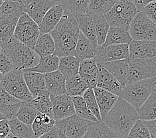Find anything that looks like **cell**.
I'll return each mask as SVG.
<instances>
[{"label":"cell","instance_id":"obj_56","mask_svg":"<svg viewBox=\"0 0 156 138\" xmlns=\"http://www.w3.org/2000/svg\"><path fill=\"white\" fill-rule=\"evenodd\" d=\"M53 1H54V2H57L60 1V0H53Z\"/></svg>","mask_w":156,"mask_h":138},{"label":"cell","instance_id":"obj_47","mask_svg":"<svg viewBox=\"0 0 156 138\" xmlns=\"http://www.w3.org/2000/svg\"><path fill=\"white\" fill-rule=\"evenodd\" d=\"M11 132V127L9 121L1 120L0 121V138H5Z\"/></svg>","mask_w":156,"mask_h":138},{"label":"cell","instance_id":"obj_19","mask_svg":"<svg viewBox=\"0 0 156 138\" xmlns=\"http://www.w3.org/2000/svg\"><path fill=\"white\" fill-rule=\"evenodd\" d=\"M94 91L102 119L112 109L120 96L99 87L94 88Z\"/></svg>","mask_w":156,"mask_h":138},{"label":"cell","instance_id":"obj_17","mask_svg":"<svg viewBox=\"0 0 156 138\" xmlns=\"http://www.w3.org/2000/svg\"><path fill=\"white\" fill-rule=\"evenodd\" d=\"M97 76V87L108 90L113 94L121 96L123 87L108 70L104 67H99Z\"/></svg>","mask_w":156,"mask_h":138},{"label":"cell","instance_id":"obj_5","mask_svg":"<svg viewBox=\"0 0 156 138\" xmlns=\"http://www.w3.org/2000/svg\"><path fill=\"white\" fill-rule=\"evenodd\" d=\"M0 85L21 101H32L34 99L26 84L23 70L14 69L4 75L2 74Z\"/></svg>","mask_w":156,"mask_h":138},{"label":"cell","instance_id":"obj_51","mask_svg":"<svg viewBox=\"0 0 156 138\" xmlns=\"http://www.w3.org/2000/svg\"><path fill=\"white\" fill-rule=\"evenodd\" d=\"M32 1H33V0H22V3H23L25 6H27V5L28 4H29V3H30Z\"/></svg>","mask_w":156,"mask_h":138},{"label":"cell","instance_id":"obj_34","mask_svg":"<svg viewBox=\"0 0 156 138\" xmlns=\"http://www.w3.org/2000/svg\"><path fill=\"white\" fill-rule=\"evenodd\" d=\"M32 103L39 112L50 115L53 117V104L51 99V94L47 90L40 93L32 100Z\"/></svg>","mask_w":156,"mask_h":138},{"label":"cell","instance_id":"obj_4","mask_svg":"<svg viewBox=\"0 0 156 138\" xmlns=\"http://www.w3.org/2000/svg\"><path fill=\"white\" fill-rule=\"evenodd\" d=\"M156 76L126 84L121 97L139 111L150 95L155 90Z\"/></svg>","mask_w":156,"mask_h":138},{"label":"cell","instance_id":"obj_38","mask_svg":"<svg viewBox=\"0 0 156 138\" xmlns=\"http://www.w3.org/2000/svg\"><path fill=\"white\" fill-rule=\"evenodd\" d=\"M18 19L0 18V34L1 43H5L14 37Z\"/></svg>","mask_w":156,"mask_h":138},{"label":"cell","instance_id":"obj_58","mask_svg":"<svg viewBox=\"0 0 156 138\" xmlns=\"http://www.w3.org/2000/svg\"><path fill=\"white\" fill-rule=\"evenodd\" d=\"M155 90H156V87H155Z\"/></svg>","mask_w":156,"mask_h":138},{"label":"cell","instance_id":"obj_8","mask_svg":"<svg viewBox=\"0 0 156 138\" xmlns=\"http://www.w3.org/2000/svg\"><path fill=\"white\" fill-rule=\"evenodd\" d=\"M40 34L39 25L27 13L22 15L17 22L14 37L25 45L34 48Z\"/></svg>","mask_w":156,"mask_h":138},{"label":"cell","instance_id":"obj_32","mask_svg":"<svg viewBox=\"0 0 156 138\" xmlns=\"http://www.w3.org/2000/svg\"><path fill=\"white\" fill-rule=\"evenodd\" d=\"M90 0H60L65 12L73 15L88 13Z\"/></svg>","mask_w":156,"mask_h":138},{"label":"cell","instance_id":"obj_21","mask_svg":"<svg viewBox=\"0 0 156 138\" xmlns=\"http://www.w3.org/2000/svg\"><path fill=\"white\" fill-rule=\"evenodd\" d=\"M55 3L53 0H33L26 6V13L39 25L45 14Z\"/></svg>","mask_w":156,"mask_h":138},{"label":"cell","instance_id":"obj_33","mask_svg":"<svg viewBox=\"0 0 156 138\" xmlns=\"http://www.w3.org/2000/svg\"><path fill=\"white\" fill-rule=\"evenodd\" d=\"M11 132L18 138H37L31 125L25 124L17 118L9 121Z\"/></svg>","mask_w":156,"mask_h":138},{"label":"cell","instance_id":"obj_42","mask_svg":"<svg viewBox=\"0 0 156 138\" xmlns=\"http://www.w3.org/2000/svg\"><path fill=\"white\" fill-rule=\"evenodd\" d=\"M127 138H152V136L144 122L139 119L133 126Z\"/></svg>","mask_w":156,"mask_h":138},{"label":"cell","instance_id":"obj_14","mask_svg":"<svg viewBox=\"0 0 156 138\" xmlns=\"http://www.w3.org/2000/svg\"><path fill=\"white\" fill-rule=\"evenodd\" d=\"M99 67H104L120 82L123 88L128 83L129 58L97 64Z\"/></svg>","mask_w":156,"mask_h":138},{"label":"cell","instance_id":"obj_2","mask_svg":"<svg viewBox=\"0 0 156 138\" xmlns=\"http://www.w3.org/2000/svg\"><path fill=\"white\" fill-rule=\"evenodd\" d=\"M139 119L138 111L120 96L112 109L102 119V121L115 132L128 137Z\"/></svg>","mask_w":156,"mask_h":138},{"label":"cell","instance_id":"obj_35","mask_svg":"<svg viewBox=\"0 0 156 138\" xmlns=\"http://www.w3.org/2000/svg\"><path fill=\"white\" fill-rule=\"evenodd\" d=\"M90 16L94 22L98 44L99 46H102L105 43L110 26L106 19L105 15H90Z\"/></svg>","mask_w":156,"mask_h":138},{"label":"cell","instance_id":"obj_36","mask_svg":"<svg viewBox=\"0 0 156 138\" xmlns=\"http://www.w3.org/2000/svg\"><path fill=\"white\" fill-rule=\"evenodd\" d=\"M38 113L32 101H22L17 118L25 124L32 125Z\"/></svg>","mask_w":156,"mask_h":138},{"label":"cell","instance_id":"obj_10","mask_svg":"<svg viewBox=\"0 0 156 138\" xmlns=\"http://www.w3.org/2000/svg\"><path fill=\"white\" fill-rule=\"evenodd\" d=\"M129 65L128 84L156 76V57L151 58H129Z\"/></svg>","mask_w":156,"mask_h":138},{"label":"cell","instance_id":"obj_44","mask_svg":"<svg viewBox=\"0 0 156 138\" xmlns=\"http://www.w3.org/2000/svg\"><path fill=\"white\" fill-rule=\"evenodd\" d=\"M21 101V100L11 94L3 87H0V105L16 104Z\"/></svg>","mask_w":156,"mask_h":138},{"label":"cell","instance_id":"obj_43","mask_svg":"<svg viewBox=\"0 0 156 138\" xmlns=\"http://www.w3.org/2000/svg\"><path fill=\"white\" fill-rule=\"evenodd\" d=\"M21 102L22 101L12 104H7V105H0L1 120L10 121L17 118Z\"/></svg>","mask_w":156,"mask_h":138},{"label":"cell","instance_id":"obj_16","mask_svg":"<svg viewBox=\"0 0 156 138\" xmlns=\"http://www.w3.org/2000/svg\"><path fill=\"white\" fill-rule=\"evenodd\" d=\"M100 47V46L94 44L80 31L74 55L79 58L80 62L86 59L94 58L97 55Z\"/></svg>","mask_w":156,"mask_h":138},{"label":"cell","instance_id":"obj_46","mask_svg":"<svg viewBox=\"0 0 156 138\" xmlns=\"http://www.w3.org/2000/svg\"><path fill=\"white\" fill-rule=\"evenodd\" d=\"M141 11L156 23V1L151 2Z\"/></svg>","mask_w":156,"mask_h":138},{"label":"cell","instance_id":"obj_30","mask_svg":"<svg viewBox=\"0 0 156 138\" xmlns=\"http://www.w3.org/2000/svg\"><path fill=\"white\" fill-rule=\"evenodd\" d=\"M26 13V6L23 3L3 2L0 8V18L19 19Z\"/></svg>","mask_w":156,"mask_h":138},{"label":"cell","instance_id":"obj_20","mask_svg":"<svg viewBox=\"0 0 156 138\" xmlns=\"http://www.w3.org/2000/svg\"><path fill=\"white\" fill-rule=\"evenodd\" d=\"M100 68L94 58L86 59L80 62L79 74L86 81L89 88L97 87V76Z\"/></svg>","mask_w":156,"mask_h":138},{"label":"cell","instance_id":"obj_40","mask_svg":"<svg viewBox=\"0 0 156 138\" xmlns=\"http://www.w3.org/2000/svg\"><path fill=\"white\" fill-rule=\"evenodd\" d=\"M116 3V0H90L88 13L90 15H105Z\"/></svg>","mask_w":156,"mask_h":138},{"label":"cell","instance_id":"obj_45","mask_svg":"<svg viewBox=\"0 0 156 138\" xmlns=\"http://www.w3.org/2000/svg\"><path fill=\"white\" fill-rule=\"evenodd\" d=\"M14 69L16 68L9 58L7 57L3 53H1V55H0V72L2 74L4 75Z\"/></svg>","mask_w":156,"mask_h":138},{"label":"cell","instance_id":"obj_37","mask_svg":"<svg viewBox=\"0 0 156 138\" xmlns=\"http://www.w3.org/2000/svg\"><path fill=\"white\" fill-rule=\"evenodd\" d=\"M140 119L144 121L156 119V90L148 98L138 111Z\"/></svg>","mask_w":156,"mask_h":138},{"label":"cell","instance_id":"obj_23","mask_svg":"<svg viewBox=\"0 0 156 138\" xmlns=\"http://www.w3.org/2000/svg\"><path fill=\"white\" fill-rule=\"evenodd\" d=\"M83 138H127L111 129L102 121L94 122Z\"/></svg>","mask_w":156,"mask_h":138},{"label":"cell","instance_id":"obj_41","mask_svg":"<svg viewBox=\"0 0 156 138\" xmlns=\"http://www.w3.org/2000/svg\"><path fill=\"white\" fill-rule=\"evenodd\" d=\"M83 97L85 101H86L87 106H88L89 109L90 110L92 114L95 115L98 121H102L101 114H100V108L97 102V100H96V98L94 88H88L86 92H84Z\"/></svg>","mask_w":156,"mask_h":138},{"label":"cell","instance_id":"obj_22","mask_svg":"<svg viewBox=\"0 0 156 138\" xmlns=\"http://www.w3.org/2000/svg\"><path fill=\"white\" fill-rule=\"evenodd\" d=\"M24 78L26 84L34 98L40 93L47 90L44 74L33 71H24Z\"/></svg>","mask_w":156,"mask_h":138},{"label":"cell","instance_id":"obj_29","mask_svg":"<svg viewBox=\"0 0 156 138\" xmlns=\"http://www.w3.org/2000/svg\"><path fill=\"white\" fill-rule=\"evenodd\" d=\"M60 58L55 54L40 58L38 65L31 69L24 70L23 71H33L42 74L52 73L58 70Z\"/></svg>","mask_w":156,"mask_h":138},{"label":"cell","instance_id":"obj_28","mask_svg":"<svg viewBox=\"0 0 156 138\" xmlns=\"http://www.w3.org/2000/svg\"><path fill=\"white\" fill-rule=\"evenodd\" d=\"M80 65V60L75 55L65 56L60 58L58 70L66 79L79 74Z\"/></svg>","mask_w":156,"mask_h":138},{"label":"cell","instance_id":"obj_15","mask_svg":"<svg viewBox=\"0 0 156 138\" xmlns=\"http://www.w3.org/2000/svg\"><path fill=\"white\" fill-rule=\"evenodd\" d=\"M65 10L59 2L51 7L39 25L41 33H50L56 27L64 14Z\"/></svg>","mask_w":156,"mask_h":138},{"label":"cell","instance_id":"obj_53","mask_svg":"<svg viewBox=\"0 0 156 138\" xmlns=\"http://www.w3.org/2000/svg\"><path fill=\"white\" fill-rule=\"evenodd\" d=\"M5 138H18V137H17L16 136H15L13 135V134L12 132H11V133L9 134V135L7 136Z\"/></svg>","mask_w":156,"mask_h":138},{"label":"cell","instance_id":"obj_52","mask_svg":"<svg viewBox=\"0 0 156 138\" xmlns=\"http://www.w3.org/2000/svg\"><path fill=\"white\" fill-rule=\"evenodd\" d=\"M2 2H20L22 3V0H2Z\"/></svg>","mask_w":156,"mask_h":138},{"label":"cell","instance_id":"obj_48","mask_svg":"<svg viewBox=\"0 0 156 138\" xmlns=\"http://www.w3.org/2000/svg\"><path fill=\"white\" fill-rule=\"evenodd\" d=\"M38 138H61L60 129L57 128L56 125H55L49 132L43 134V136Z\"/></svg>","mask_w":156,"mask_h":138},{"label":"cell","instance_id":"obj_6","mask_svg":"<svg viewBox=\"0 0 156 138\" xmlns=\"http://www.w3.org/2000/svg\"><path fill=\"white\" fill-rule=\"evenodd\" d=\"M139 11L132 2L121 0L117 2L105 16L110 27L129 29L133 18Z\"/></svg>","mask_w":156,"mask_h":138},{"label":"cell","instance_id":"obj_55","mask_svg":"<svg viewBox=\"0 0 156 138\" xmlns=\"http://www.w3.org/2000/svg\"><path fill=\"white\" fill-rule=\"evenodd\" d=\"M116 2H119V1H121V0H116ZM128 1H130V2H133V0H128Z\"/></svg>","mask_w":156,"mask_h":138},{"label":"cell","instance_id":"obj_12","mask_svg":"<svg viewBox=\"0 0 156 138\" xmlns=\"http://www.w3.org/2000/svg\"><path fill=\"white\" fill-rule=\"evenodd\" d=\"M53 104V117L55 121L60 120L76 114L72 96L68 94L51 96Z\"/></svg>","mask_w":156,"mask_h":138},{"label":"cell","instance_id":"obj_3","mask_svg":"<svg viewBox=\"0 0 156 138\" xmlns=\"http://www.w3.org/2000/svg\"><path fill=\"white\" fill-rule=\"evenodd\" d=\"M1 53L5 55L15 66V68L25 70L38 65L41 57L33 48L18 41L16 37L1 43Z\"/></svg>","mask_w":156,"mask_h":138},{"label":"cell","instance_id":"obj_50","mask_svg":"<svg viewBox=\"0 0 156 138\" xmlns=\"http://www.w3.org/2000/svg\"><path fill=\"white\" fill-rule=\"evenodd\" d=\"M144 122L147 126V128H149L151 136L156 137V119H155V120H153L144 121Z\"/></svg>","mask_w":156,"mask_h":138},{"label":"cell","instance_id":"obj_39","mask_svg":"<svg viewBox=\"0 0 156 138\" xmlns=\"http://www.w3.org/2000/svg\"><path fill=\"white\" fill-rule=\"evenodd\" d=\"M73 100L75 105L76 114L79 117L92 122H98V119L89 109L87 104L83 96H73Z\"/></svg>","mask_w":156,"mask_h":138},{"label":"cell","instance_id":"obj_7","mask_svg":"<svg viewBox=\"0 0 156 138\" xmlns=\"http://www.w3.org/2000/svg\"><path fill=\"white\" fill-rule=\"evenodd\" d=\"M133 40L156 41V23L142 11H139L129 25Z\"/></svg>","mask_w":156,"mask_h":138},{"label":"cell","instance_id":"obj_18","mask_svg":"<svg viewBox=\"0 0 156 138\" xmlns=\"http://www.w3.org/2000/svg\"><path fill=\"white\" fill-rule=\"evenodd\" d=\"M46 88L51 96L61 95L66 93V78L58 70L44 74Z\"/></svg>","mask_w":156,"mask_h":138},{"label":"cell","instance_id":"obj_1","mask_svg":"<svg viewBox=\"0 0 156 138\" xmlns=\"http://www.w3.org/2000/svg\"><path fill=\"white\" fill-rule=\"evenodd\" d=\"M80 33L75 15L65 12L60 22L50 33L56 46L55 55L59 58L75 55Z\"/></svg>","mask_w":156,"mask_h":138},{"label":"cell","instance_id":"obj_26","mask_svg":"<svg viewBox=\"0 0 156 138\" xmlns=\"http://www.w3.org/2000/svg\"><path fill=\"white\" fill-rule=\"evenodd\" d=\"M33 49L41 58L55 54L56 46L51 33H41Z\"/></svg>","mask_w":156,"mask_h":138},{"label":"cell","instance_id":"obj_24","mask_svg":"<svg viewBox=\"0 0 156 138\" xmlns=\"http://www.w3.org/2000/svg\"><path fill=\"white\" fill-rule=\"evenodd\" d=\"M132 41L129 29L120 27H110L105 43L103 45L107 46L119 44H129Z\"/></svg>","mask_w":156,"mask_h":138},{"label":"cell","instance_id":"obj_9","mask_svg":"<svg viewBox=\"0 0 156 138\" xmlns=\"http://www.w3.org/2000/svg\"><path fill=\"white\" fill-rule=\"evenodd\" d=\"M94 122L74 114L56 121L55 125L69 138H83Z\"/></svg>","mask_w":156,"mask_h":138},{"label":"cell","instance_id":"obj_57","mask_svg":"<svg viewBox=\"0 0 156 138\" xmlns=\"http://www.w3.org/2000/svg\"><path fill=\"white\" fill-rule=\"evenodd\" d=\"M152 138H156V137H154V136H152Z\"/></svg>","mask_w":156,"mask_h":138},{"label":"cell","instance_id":"obj_49","mask_svg":"<svg viewBox=\"0 0 156 138\" xmlns=\"http://www.w3.org/2000/svg\"><path fill=\"white\" fill-rule=\"evenodd\" d=\"M154 1H156V0H133V3L136 6L137 10L141 11L149 3Z\"/></svg>","mask_w":156,"mask_h":138},{"label":"cell","instance_id":"obj_27","mask_svg":"<svg viewBox=\"0 0 156 138\" xmlns=\"http://www.w3.org/2000/svg\"><path fill=\"white\" fill-rule=\"evenodd\" d=\"M55 118L50 115L39 112L31 126L37 138L49 132L55 125Z\"/></svg>","mask_w":156,"mask_h":138},{"label":"cell","instance_id":"obj_13","mask_svg":"<svg viewBox=\"0 0 156 138\" xmlns=\"http://www.w3.org/2000/svg\"><path fill=\"white\" fill-rule=\"evenodd\" d=\"M129 58H151L156 57V41L133 40L129 44Z\"/></svg>","mask_w":156,"mask_h":138},{"label":"cell","instance_id":"obj_54","mask_svg":"<svg viewBox=\"0 0 156 138\" xmlns=\"http://www.w3.org/2000/svg\"><path fill=\"white\" fill-rule=\"evenodd\" d=\"M60 132H61V138H69V137H66V136L65 135V134L63 133L61 131V130H60Z\"/></svg>","mask_w":156,"mask_h":138},{"label":"cell","instance_id":"obj_31","mask_svg":"<svg viewBox=\"0 0 156 138\" xmlns=\"http://www.w3.org/2000/svg\"><path fill=\"white\" fill-rule=\"evenodd\" d=\"M66 94L70 96H83L89 87L79 74L66 78Z\"/></svg>","mask_w":156,"mask_h":138},{"label":"cell","instance_id":"obj_11","mask_svg":"<svg viewBox=\"0 0 156 138\" xmlns=\"http://www.w3.org/2000/svg\"><path fill=\"white\" fill-rule=\"evenodd\" d=\"M128 58H129L128 44L100 46L97 55L94 58L97 64Z\"/></svg>","mask_w":156,"mask_h":138},{"label":"cell","instance_id":"obj_25","mask_svg":"<svg viewBox=\"0 0 156 138\" xmlns=\"http://www.w3.org/2000/svg\"><path fill=\"white\" fill-rule=\"evenodd\" d=\"M75 17L80 31L94 44L98 45L94 22L90 15L89 13L79 14L76 15Z\"/></svg>","mask_w":156,"mask_h":138}]
</instances>
